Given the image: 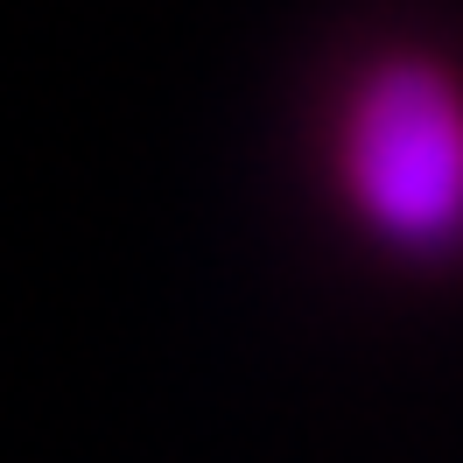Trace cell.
<instances>
[{
	"label": "cell",
	"mask_w": 463,
	"mask_h": 463,
	"mask_svg": "<svg viewBox=\"0 0 463 463\" xmlns=\"http://www.w3.org/2000/svg\"><path fill=\"white\" fill-rule=\"evenodd\" d=\"M337 190L393 253L463 246V91L429 57L373 63L337 119Z\"/></svg>",
	"instance_id": "cell-1"
}]
</instances>
